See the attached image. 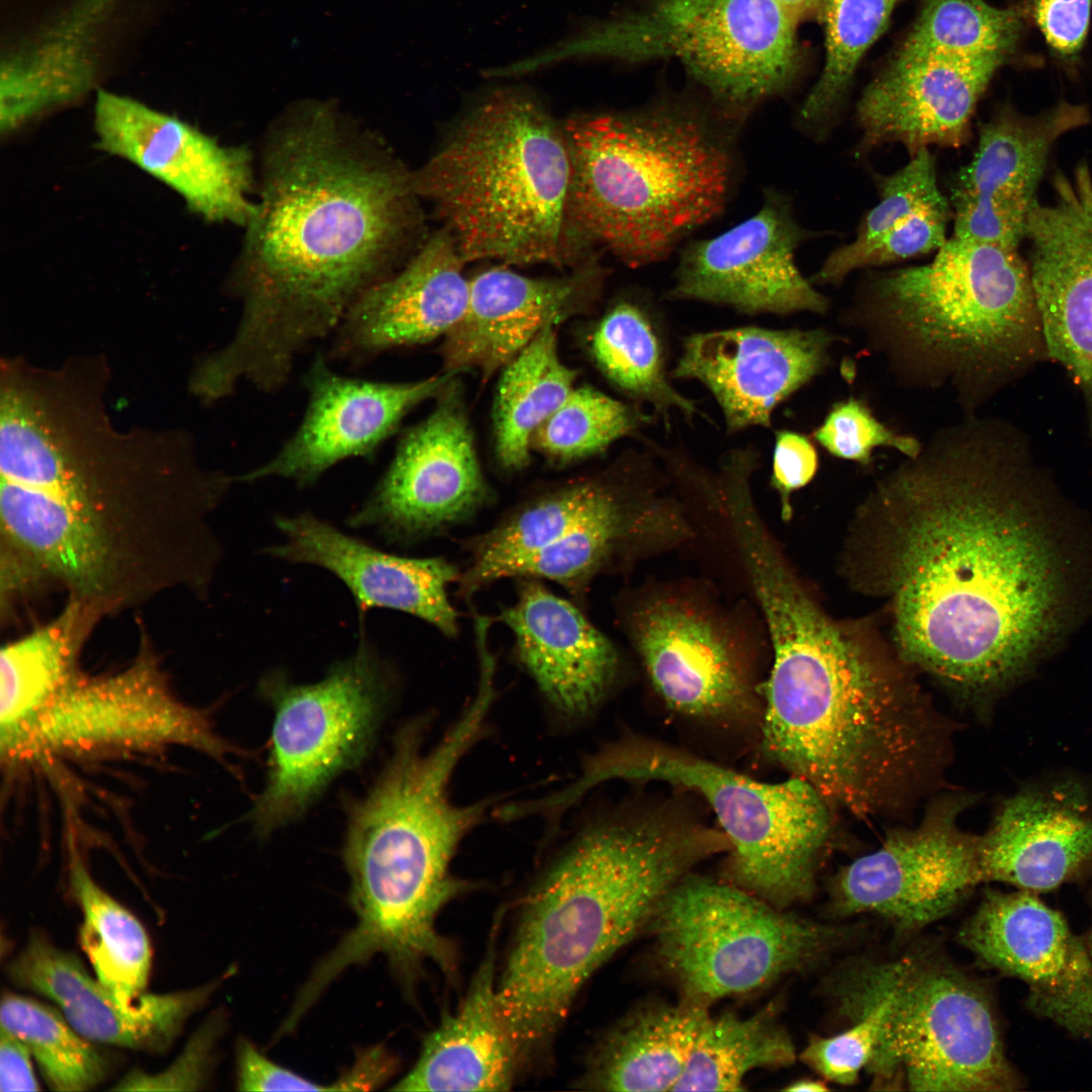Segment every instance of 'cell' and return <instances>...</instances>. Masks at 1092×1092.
I'll list each match as a JSON object with an SVG mask.
<instances>
[{
  "label": "cell",
  "mask_w": 1092,
  "mask_h": 1092,
  "mask_svg": "<svg viewBox=\"0 0 1092 1092\" xmlns=\"http://www.w3.org/2000/svg\"><path fill=\"white\" fill-rule=\"evenodd\" d=\"M1010 431L975 415L938 429L864 502L856 550L897 653L965 692L1019 679L1053 637L1062 557L1027 495Z\"/></svg>",
  "instance_id": "1"
},
{
  "label": "cell",
  "mask_w": 1092,
  "mask_h": 1092,
  "mask_svg": "<svg viewBox=\"0 0 1092 1092\" xmlns=\"http://www.w3.org/2000/svg\"><path fill=\"white\" fill-rule=\"evenodd\" d=\"M412 173L331 102L292 105L266 131L259 200L231 287L233 338L202 362L208 382L275 392L298 357L395 272L415 221Z\"/></svg>",
  "instance_id": "2"
},
{
  "label": "cell",
  "mask_w": 1092,
  "mask_h": 1092,
  "mask_svg": "<svg viewBox=\"0 0 1092 1092\" xmlns=\"http://www.w3.org/2000/svg\"><path fill=\"white\" fill-rule=\"evenodd\" d=\"M171 439L119 433L106 413L62 425L0 467L1 550L102 617L205 594L220 558L210 515L234 479Z\"/></svg>",
  "instance_id": "3"
},
{
  "label": "cell",
  "mask_w": 1092,
  "mask_h": 1092,
  "mask_svg": "<svg viewBox=\"0 0 1092 1092\" xmlns=\"http://www.w3.org/2000/svg\"><path fill=\"white\" fill-rule=\"evenodd\" d=\"M754 594L774 662L763 688L767 756L833 806L868 819L905 811L946 768L951 729L899 654L826 615L792 571Z\"/></svg>",
  "instance_id": "4"
},
{
  "label": "cell",
  "mask_w": 1092,
  "mask_h": 1092,
  "mask_svg": "<svg viewBox=\"0 0 1092 1092\" xmlns=\"http://www.w3.org/2000/svg\"><path fill=\"white\" fill-rule=\"evenodd\" d=\"M727 841L664 814L597 823L574 837L527 895L497 978L522 1067L549 1049L588 978L694 866L727 851Z\"/></svg>",
  "instance_id": "5"
},
{
  "label": "cell",
  "mask_w": 1092,
  "mask_h": 1092,
  "mask_svg": "<svg viewBox=\"0 0 1092 1092\" xmlns=\"http://www.w3.org/2000/svg\"><path fill=\"white\" fill-rule=\"evenodd\" d=\"M491 706L488 696L476 694L429 749L428 720L407 724L380 778L351 809L344 859L357 923L329 953L334 970L343 972L382 953L406 978L427 961L445 975L456 971L454 946L438 932L436 920L444 906L470 888L451 866L488 803L456 804L450 783L482 735Z\"/></svg>",
  "instance_id": "6"
},
{
  "label": "cell",
  "mask_w": 1092,
  "mask_h": 1092,
  "mask_svg": "<svg viewBox=\"0 0 1092 1092\" xmlns=\"http://www.w3.org/2000/svg\"><path fill=\"white\" fill-rule=\"evenodd\" d=\"M841 321L899 385L947 390L965 416L1043 345L1029 267L1017 248L953 237L926 264L869 277Z\"/></svg>",
  "instance_id": "7"
},
{
  "label": "cell",
  "mask_w": 1092,
  "mask_h": 1092,
  "mask_svg": "<svg viewBox=\"0 0 1092 1092\" xmlns=\"http://www.w3.org/2000/svg\"><path fill=\"white\" fill-rule=\"evenodd\" d=\"M578 236L630 267L663 260L726 208L740 128L685 104L575 117L563 126Z\"/></svg>",
  "instance_id": "8"
},
{
  "label": "cell",
  "mask_w": 1092,
  "mask_h": 1092,
  "mask_svg": "<svg viewBox=\"0 0 1092 1092\" xmlns=\"http://www.w3.org/2000/svg\"><path fill=\"white\" fill-rule=\"evenodd\" d=\"M563 127L533 98L498 92L412 173L466 261L562 265L586 244L570 215Z\"/></svg>",
  "instance_id": "9"
},
{
  "label": "cell",
  "mask_w": 1092,
  "mask_h": 1092,
  "mask_svg": "<svg viewBox=\"0 0 1092 1092\" xmlns=\"http://www.w3.org/2000/svg\"><path fill=\"white\" fill-rule=\"evenodd\" d=\"M840 981L845 1012L878 1016L867 1067L881 1089L1008 1092L1021 1080L1007 1060L985 991L946 964L922 956L862 963Z\"/></svg>",
  "instance_id": "10"
},
{
  "label": "cell",
  "mask_w": 1092,
  "mask_h": 1092,
  "mask_svg": "<svg viewBox=\"0 0 1092 1092\" xmlns=\"http://www.w3.org/2000/svg\"><path fill=\"white\" fill-rule=\"evenodd\" d=\"M615 780L663 782L703 797L730 844V883L780 909L812 895L830 836L831 807L806 781L763 783L663 744L631 739L585 760L567 793L579 800Z\"/></svg>",
  "instance_id": "11"
},
{
  "label": "cell",
  "mask_w": 1092,
  "mask_h": 1092,
  "mask_svg": "<svg viewBox=\"0 0 1092 1092\" xmlns=\"http://www.w3.org/2000/svg\"><path fill=\"white\" fill-rule=\"evenodd\" d=\"M796 24L776 0H653L524 66L532 72L574 58H674L710 95L717 114L740 128L758 103L793 80Z\"/></svg>",
  "instance_id": "12"
},
{
  "label": "cell",
  "mask_w": 1092,
  "mask_h": 1092,
  "mask_svg": "<svg viewBox=\"0 0 1092 1092\" xmlns=\"http://www.w3.org/2000/svg\"><path fill=\"white\" fill-rule=\"evenodd\" d=\"M650 924L664 971L684 998L706 1005L802 970L839 938L835 928L785 913L730 882L688 876L665 894Z\"/></svg>",
  "instance_id": "13"
},
{
  "label": "cell",
  "mask_w": 1092,
  "mask_h": 1092,
  "mask_svg": "<svg viewBox=\"0 0 1092 1092\" xmlns=\"http://www.w3.org/2000/svg\"><path fill=\"white\" fill-rule=\"evenodd\" d=\"M394 680L366 639L314 684L296 685L283 671L266 674L259 690L272 705L267 782L251 821L267 834L303 812L338 775L370 748Z\"/></svg>",
  "instance_id": "14"
},
{
  "label": "cell",
  "mask_w": 1092,
  "mask_h": 1092,
  "mask_svg": "<svg viewBox=\"0 0 1092 1092\" xmlns=\"http://www.w3.org/2000/svg\"><path fill=\"white\" fill-rule=\"evenodd\" d=\"M165 744L192 746L220 760L230 752L249 754L218 737L205 713L174 698L144 638L134 661L122 671L95 678L80 672L41 716L21 756Z\"/></svg>",
  "instance_id": "15"
},
{
  "label": "cell",
  "mask_w": 1092,
  "mask_h": 1092,
  "mask_svg": "<svg viewBox=\"0 0 1092 1092\" xmlns=\"http://www.w3.org/2000/svg\"><path fill=\"white\" fill-rule=\"evenodd\" d=\"M962 803L933 806L918 826L891 832L878 849L844 867L833 883L834 909L874 914L904 931L947 915L982 882L980 836L958 825Z\"/></svg>",
  "instance_id": "16"
},
{
  "label": "cell",
  "mask_w": 1092,
  "mask_h": 1092,
  "mask_svg": "<svg viewBox=\"0 0 1092 1092\" xmlns=\"http://www.w3.org/2000/svg\"><path fill=\"white\" fill-rule=\"evenodd\" d=\"M445 388L433 412L403 434L386 471L349 517L350 527L373 528L404 545L460 523L486 502L467 418Z\"/></svg>",
  "instance_id": "17"
},
{
  "label": "cell",
  "mask_w": 1092,
  "mask_h": 1092,
  "mask_svg": "<svg viewBox=\"0 0 1092 1092\" xmlns=\"http://www.w3.org/2000/svg\"><path fill=\"white\" fill-rule=\"evenodd\" d=\"M811 236L795 218L788 197L766 189L754 214L715 237L686 244L666 295L752 315L823 314L829 300L796 264V251Z\"/></svg>",
  "instance_id": "18"
},
{
  "label": "cell",
  "mask_w": 1092,
  "mask_h": 1092,
  "mask_svg": "<svg viewBox=\"0 0 1092 1092\" xmlns=\"http://www.w3.org/2000/svg\"><path fill=\"white\" fill-rule=\"evenodd\" d=\"M94 129L100 151L171 188L204 220L246 226L252 218L254 156L248 147L221 145L179 117L105 91L97 96Z\"/></svg>",
  "instance_id": "19"
},
{
  "label": "cell",
  "mask_w": 1092,
  "mask_h": 1092,
  "mask_svg": "<svg viewBox=\"0 0 1092 1092\" xmlns=\"http://www.w3.org/2000/svg\"><path fill=\"white\" fill-rule=\"evenodd\" d=\"M960 939L982 963L1027 986V1007L1092 1040V962L1085 938L1035 893L988 892Z\"/></svg>",
  "instance_id": "20"
},
{
  "label": "cell",
  "mask_w": 1092,
  "mask_h": 1092,
  "mask_svg": "<svg viewBox=\"0 0 1092 1092\" xmlns=\"http://www.w3.org/2000/svg\"><path fill=\"white\" fill-rule=\"evenodd\" d=\"M303 381L307 403L295 432L273 457L235 481L276 477L303 487L342 461L371 460L408 412L443 391L448 376L410 382L352 378L317 353Z\"/></svg>",
  "instance_id": "21"
},
{
  "label": "cell",
  "mask_w": 1092,
  "mask_h": 1092,
  "mask_svg": "<svg viewBox=\"0 0 1092 1092\" xmlns=\"http://www.w3.org/2000/svg\"><path fill=\"white\" fill-rule=\"evenodd\" d=\"M1055 201L1028 212L1029 272L1043 346L1084 391L1092 434V175L1054 179Z\"/></svg>",
  "instance_id": "22"
},
{
  "label": "cell",
  "mask_w": 1092,
  "mask_h": 1092,
  "mask_svg": "<svg viewBox=\"0 0 1092 1092\" xmlns=\"http://www.w3.org/2000/svg\"><path fill=\"white\" fill-rule=\"evenodd\" d=\"M839 338L825 329L741 327L689 336L670 374L701 382L729 433L769 428L775 408L823 373Z\"/></svg>",
  "instance_id": "23"
},
{
  "label": "cell",
  "mask_w": 1092,
  "mask_h": 1092,
  "mask_svg": "<svg viewBox=\"0 0 1092 1092\" xmlns=\"http://www.w3.org/2000/svg\"><path fill=\"white\" fill-rule=\"evenodd\" d=\"M1087 121L1084 106L1062 102L1035 116L1002 110L984 123L952 187L956 231L978 242L1019 245L1052 147Z\"/></svg>",
  "instance_id": "24"
},
{
  "label": "cell",
  "mask_w": 1092,
  "mask_h": 1092,
  "mask_svg": "<svg viewBox=\"0 0 1092 1092\" xmlns=\"http://www.w3.org/2000/svg\"><path fill=\"white\" fill-rule=\"evenodd\" d=\"M1006 55L962 59L899 52L864 90L856 108L858 153L899 144L913 156L929 146L959 148Z\"/></svg>",
  "instance_id": "25"
},
{
  "label": "cell",
  "mask_w": 1092,
  "mask_h": 1092,
  "mask_svg": "<svg viewBox=\"0 0 1092 1092\" xmlns=\"http://www.w3.org/2000/svg\"><path fill=\"white\" fill-rule=\"evenodd\" d=\"M982 882L1037 893L1092 876V788L1076 778L1027 785L979 839Z\"/></svg>",
  "instance_id": "26"
},
{
  "label": "cell",
  "mask_w": 1092,
  "mask_h": 1092,
  "mask_svg": "<svg viewBox=\"0 0 1092 1092\" xmlns=\"http://www.w3.org/2000/svg\"><path fill=\"white\" fill-rule=\"evenodd\" d=\"M464 262L447 230L433 235L402 269L353 304L332 335L327 359L358 364L445 337L468 305Z\"/></svg>",
  "instance_id": "27"
},
{
  "label": "cell",
  "mask_w": 1092,
  "mask_h": 1092,
  "mask_svg": "<svg viewBox=\"0 0 1092 1092\" xmlns=\"http://www.w3.org/2000/svg\"><path fill=\"white\" fill-rule=\"evenodd\" d=\"M275 525L285 540L265 552L329 570L346 584L362 613L395 610L422 619L448 637L457 634L458 613L447 589L461 573L446 559L381 551L310 513L277 516Z\"/></svg>",
  "instance_id": "28"
},
{
  "label": "cell",
  "mask_w": 1092,
  "mask_h": 1092,
  "mask_svg": "<svg viewBox=\"0 0 1092 1092\" xmlns=\"http://www.w3.org/2000/svg\"><path fill=\"white\" fill-rule=\"evenodd\" d=\"M604 276L598 259L563 278H530L506 268L476 275L469 281L464 315L444 337L447 372L475 369L488 378L545 328L587 307L599 295Z\"/></svg>",
  "instance_id": "29"
},
{
  "label": "cell",
  "mask_w": 1092,
  "mask_h": 1092,
  "mask_svg": "<svg viewBox=\"0 0 1092 1092\" xmlns=\"http://www.w3.org/2000/svg\"><path fill=\"white\" fill-rule=\"evenodd\" d=\"M11 980L55 1002L71 1026L90 1041L159 1052L208 1000L217 983L168 994H142L130 1007L118 1002L72 953L40 933L9 964Z\"/></svg>",
  "instance_id": "30"
},
{
  "label": "cell",
  "mask_w": 1092,
  "mask_h": 1092,
  "mask_svg": "<svg viewBox=\"0 0 1092 1092\" xmlns=\"http://www.w3.org/2000/svg\"><path fill=\"white\" fill-rule=\"evenodd\" d=\"M631 635L650 681L672 710L693 717H736L752 707V694L732 646L695 609L653 601L632 619Z\"/></svg>",
  "instance_id": "31"
},
{
  "label": "cell",
  "mask_w": 1092,
  "mask_h": 1092,
  "mask_svg": "<svg viewBox=\"0 0 1092 1092\" xmlns=\"http://www.w3.org/2000/svg\"><path fill=\"white\" fill-rule=\"evenodd\" d=\"M498 620L514 635L519 662L554 709L581 717L597 707L615 679L618 653L574 604L538 578L519 577L517 601Z\"/></svg>",
  "instance_id": "32"
},
{
  "label": "cell",
  "mask_w": 1092,
  "mask_h": 1092,
  "mask_svg": "<svg viewBox=\"0 0 1092 1092\" xmlns=\"http://www.w3.org/2000/svg\"><path fill=\"white\" fill-rule=\"evenodd\" d=\"M458 1009L425 1038L411 1071L391 1090L506 1091L521 1068L497 999L495 933Z\"/></svg>",
  "instance_id": "33"
},
{
  "label": "cell",
  "mask_w": 1092,
  "mask_h": 1092,
  "mask_svg": "<svg viewBox=\"0 0 1092 1092\" xmlns=\"http://www.w3.org/2000/svg\"><path fill=\"white\" fill-rule=\"evenodd\" d=\"M102 616L68 598L62 611L0 652L2 755L19 757L30 734L58 695L80 673L81 651Z\"/></svg>",
  "instance_id": "34"
},
{
  "label": "cell",
  "mask_w": 1092,
  "mask_h": 1092,
  "mask_svg": "<svg viewBox=\"0 0 1092 1092\" xmlns=\"http://www.w3.org/2000/svg\"><path fill=\"white\" fill-rule=\"evenodd\" d=\"M708 1005L652 1003L619 1021L596 1045L578 1084L600 1091H673Z\"/></svg>",
  "instance_id": "35"
},
{
  "label": "cell",
  "mask_w": 1092,
  "mask_h": 1092,
  "mask_svg": "<svg viewBox=\"0 0 1092 1092\" xmlns=\"http://www.w3.org/2000/svg\"><path fill=\"white\" fill-rule=\"evenodd\" d=\"M560 359L554 326L545 328L504 368L494 401L496 457L509 470L525 467L537 429L575 387Z\"/></svg>",
  "instance_id": "36"
},
{
  "label": "cell",
  "mask_w": 1092,
  "mask_h": 1092,
  "mask_svg": "<svg viewBox=\"0 0 1092 1092\" xmlns=\"http://www.w3.org/2000/svg\"><path fill=\"white\" fill-rule=\"evenodd\" d=\"M590 352L605 376L639 403L664 417L678 411L692 421L699 414L668 378L661 334L643 301H617L596 327Z\"/></svg>",
  "instance_id": "37"
},
{
  "label": "cell",
  "mask_w": 1092,
  "mask_h": 1092,
  "mask_svg": "<svg viewBox=\"0 0 1092 1092\" xmlns=\"http://www.w3.org/2000/svg\"><path fill=\"white\" fill-rule=\"evenodd\" d=\"M794 1060L792 1039L770 1006L747 1017L708 1015L673 1091L743 1090L750 1072Z\"/></svg>",
  "instance_id": "38"
},
{
  "label": "cell",
  "mask_w": 1092,
  "mask_h": 1092,
  "mask_svg": "<svg viewBox=\"0 0 1092 1092\" xmlns=\"http://www.w3.org/2000/svg\"><path fill=\"white\" fill-rule=\"evenodd\" d=\"M70 882L83 913L81 946L97 980L120 1004L130 1007L144 994L151 971L147 932L128 910L96 884L77 857L70 866Z\"/></svg>",
  "instance_id": "39"
},
{
  "label": "cell",
  "mask_w": 1092,
  "mask_h": 1092,
  "mask_svg": "<svg viewBox=\"0 0 1092 1092\" xmlns=\"http://www.w3.org/2000/svg\"><path fill=\"white\" fill-rule=\"evenodd\" d=\"M673 518L665 508L638 500L521 559L507 577L548 579L580 597L590 580L630 542L677 528Z\"/></svg>",
  "instance_id": "40"
},
{
  "label": "cell",
  "mask_w": 1092,
  "mask_h": 1092,
  "mask_svg": "<svg viewBox=\"0 0 1092 1092\" xmlns=\"http://www.w3.org/2000/svg\"><path fill=\"white\" fill-rule=\"evenodd\" d=\"M1 1028L28 1048L48 1084L57 1091H85L107 1072L103 1056L58 1010L34 999L6 993Z\"/></svg>",
  "instance_id": "41"
},
{
  "label": "cell",
  "mask_w": 1092,
  "mask_h": 1092,
  "mask_svg": "<svg viewBox=\"0 0 1092 1092\" xmlns=\"http://www.w3.org/2000/svg\"><path fill=\"white\" fill-rule=\"evenodd\" d=\"M1023 29L1019 8H998L986 0H924L901 52L962 59L1008 56Z\"/></svg>",
  "instance_id": "42"
},
{
  "label": "cell",
  "mask_w": 1092,
  "mask_h": 1092,
  "mask_svg": "<svg viewBox=\"0 0 1092 1092\" xmlns=\"http://www.w3.org/2000/svg\"><path fill=\"white\" fill-rule=\"evenodd\" d=\"M899 0H825L826 57L799 118L817 128L840 101L864 52L880 36Z\"/></svg>",
  "instance_id": "43"
},
{
  "label": "cell",
  "mask_w": 1092,
  "mask_h": 1092,
  "mask_svg": "<svg viewBox=\"0 0 1092 1092\" xmlns=\"http://www.w3.org/2000/svg\"><path fill=\"white\" fill-rule=\"evenodd\" d=\"M648 422L635 406L589 386L574 387L537 429L532 448L556 461H570L605 450Z\"/></svg>",
  "instance_id": "44"
},
{
  "label": "cell",
  "mask_w": 1092,
  "mask_h": 1092,
  "mask_svg": "<svg viewBox=\"0 0 1092 1092\" xmlns=\"http://www.w3.org/2000/svg\"><path fill=\"white\" fill-rule=\"evenodd\" d=\"M878 203L867 212L854 240L833 251L821 268L831 270L872 245L913 224L925 211L947 201L941 193L934 158L923 149L896 172L877 179Z\"/></svg>",
  "instance_id": "45"
},
{
  "label": "cell",
  "mask_w": 1092,
  "mask_h": 1092,
  "mask_svg": "<svg viewBox=\"0 0 1092 1092\" xmlns=\"http://www.w3.org/2000/svg\"><path fill=\"white\" fill-rule=\"evenodd\" d=\"M813 438L830 455L862 466L872 463L878 447L893 448L907 458L916 457L922 448L916 437L891 430L854 396L834 402Z\"/></svg>",
  "instance_id": "46"
},
{
  "label": "cell",
  "mask_w": 1092,
  "mask_h": 1092,
  "mask_svg": "<svg viewBox=\"0 0 1092 1092\" xmlns=\"http://www.w3.org/2000/svg\"><path fill=\"white\" fill-rule=\"evenodd\" d=\"M849 1028L832 1036L813 1035L801 1060L826 1080L852 1085L873 1056L878 1036V1016L873 1010L846 1012Z\"/></svg>",
  "instance_id": "47"
},
{
  "label": "cell",
  "mask_w": 1092,
  "mask_h": 1092,
  "mask_svg": "<svg viewBox=\"0 0 1092 1092\" xmlns=\"http://www.w3.org/2000/svg\"><path fill=\"white\" fill-rule=\"evenodd\" d=\"M221 1028L220 1019L215 1018L192 1038L179 1061L168 1070L149 1075L135 1072L126 1076L117 1087L118 1090H193L204 1083L207 1076L210 1056L214 1040Z\"/></svg>",
  "instance_id": "48"
},
{
  "label": "cell",
  "mask_w": 1092,
  "mask_h": 1092,
  "mask_svg": "<svg viewBox=\"0 0 1092 1092\" xmlns=\"http://www.w3.org/2000/svg\"><path fill=\"white\" fill-rule=\"evenodd\" d=\"M818 466V452L809 437L790 430L775 433L770 483L780 494L784 519L792 516L791 493L806 486Z\"/></svg>",
  "instance_id": "49"
},
{
  "label": "cell",
  "mask_w": 1092,
  "mask_h": 1092,
  "mask_svg": "<svg viewBox=\"0 0 1092 1092\" xmlns=\"http://www.w3.org/2000/svg\"><path fill=\"white\" fill-rule=\"evenodd\" d=\"M1092 0H1032L1031 14L1049 46L1071 59L1083 48L1090 24Z\"/></svg>",
  "instance_id": "50"
},
{
  "label": "cell",
  "mask_w": 1092,
  "mask_h": 1092,
  "mask_svg": "<svg viewBox=\"0 0 1092 1092\" xmlns=\"http://www.w3.org/2000/svg\"><path fill=\"white\" fill-rule=\"evenodd\" d=\"M237 1086L241 1091H338L335 1083L322 1085L274 1063L246 1039L238 1046Z\"/></svg>",
  "instance_id": "51"
},
{
  "label": "cell",
  "mask_w": 1092,
  "mask_h": 1092,
  "mask_svg": "<svg viewBox=\"0 0 1092 1092\" xmlns=\"http://www.w3.org/2000/svg\"><path fill=\"white\" fill-rule=\"evenodd\" d=\"M31 1053L25 1043L9 1031H0V1090L38 1091Z\"/></svg>",
  "instance_id": "52"
},
{
  "label": "cell",
  "mask_w": 1092,
  "mask_h": 1092,
  "mask_svg": "<svg viewBox=\"0 0 1092 1092\" xmlns=\"http://www.w3.org/2000/svg\"><path fill=\"white\" fill-rule=\"evenodd\" d=\"M788 14L798 23V21L812 17L821 16L822 9L825 0H776Z\"/></svg>",
  "instance_id": "53"
},
{
  "label": "cell",
  "mask_w": 1092,
  "mask_h": 1092,
  "mask_svg": "<svg viewBox=\"0 0 1092 1092\" xmlns=\"http://www.w3.org/2000/svg\"><path fill=\"white\" fill-rule=\"evenodd\" d=\"M785 1090L794 1091V1092H801V1091L820 1092V1091H827L828 1087L826 1086V1083H824L822 1081H819V1080L803 1079V1080H799V1081L791 1083L788 1087L785 1088Z\"/></svg>",
  "instance_id": "54"
},
{
  "label": "cell",
  "mask_w": 1092,
  "mask_h": 1092,
  "mask_svg": "<svg viewBox=\"0 0 1092 1092\" xmlns=\"http://www.w3.org/2000/svg\"><path fill=\"white\" fill-rule=\"evenodd\" d=\"M1085 941H1086L1088 951H1089V954H1090V959H1091V962H1092V925H1091V928H1090V930H1089V932H1088V934H1087V936L1085 938Z\"/></svg>",
  "instance_id": "55"
}]
</instances>
